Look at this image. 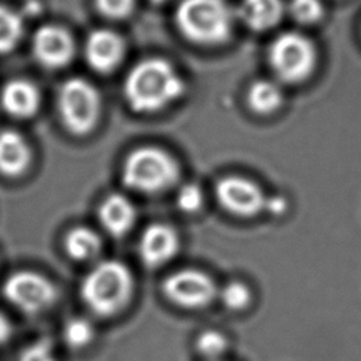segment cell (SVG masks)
I'll return each instance as SVG.
<instances>
[{"mask_svg": "<svg viewBox=\"0 0 361 361\" xmlns=\"http://www.w3.org/2000/svg\"><path fill=\"white\" fill-rule=\"evenodd\" d=\"M186 93V80L176 66L161 56L138 61L127 72L123 96L131 111L152 116L179 102Z\"/></svg>", "mask_w": 361, "mask_h": 361, "instance_id": "6da1fadb", "label": "cell"}, {"mask_svg": "<svg viewBox=\"0 0 361 361\" xmlns=\"http://www.w3.org/2000/svg\"><path fill=\"white\" fill-rule=\"evenodd\" d=\"M135 290L131 269L118 259H100L86 272L79 296L86 309L99 317H114L127 309Z\"/></svg>", "mask_w": 361, "mask_h": 361, "instance_id": "7a4b0ae2", "label": "cell"}, {"mask_svg": "<svg viewBox=\"0 0 361 361\" xmlns=\"http://www.w3.org/2000/svg\"><path fill=\"white\" fill-rule=\"evenodd\" d=\"M173 18L186 41L204 48L226 44L237 21L234 7L227 0H180Z\"/></svg>", "mask_w": 361, "mask_h": 361, "instance_id": "3957f363", "label": "cell"}, {"mask_svg": "<svg viewBox=\"0 0 361 361\" xmlns=\"http://www.w3.org/2000/svg\"><path fill=\"white\" fill-rule=\"evenodd\" d=\"M180 166L166 149L142 145L130 151L121 166V180L133 192L154 196L178 185Z\"/></svg>", "mask_w": 361, "mask_h": 361, "instance_id": "277c9868", "label": "cell"}, {"mask_svg": "<svg viewBox=\"0 0 361 361\" xmlns=\"http://www.w3.org/2000/svg\"><path fill=\"white\" fill-rule=\"evenodd\" d=\"M55 110L62 128L73 137L83 138L97 128L103 113V99L89 79L69 76L56 89Z\"/></svg>", "mask_w": 361, "mask_h": 361, "instance_id": "5b68a950", "label": "cell"}, {"mask_svg": "<svg viewBox=\"0 0 361 361\" xmlns=\"http://www.w3.org/2000/svg\"><path fill=\"white\" fill-rule=\"evenodd\" d=\"M317 62L316 44L299 31H283L268 47V63L281 85L306 82L314 73Z\"/></svg>", "mask_w": 361, "mask_h": 361, "instance_id": "8992f818", "label": "cell"}, {"mask_svg": "<svg viewBox=\"0 0 361 361\" xmlns=\"http://www.w3.org/2000/svg\"><path fill=\"white\" fill-rule=\"evenodd\" d=\"M1 296L20 313L38 316L55 306L59 290L47 275L32 269H18L4 278Z\"/></svg>", "mask_w": 361, "mask_h": 361, "instance_id": "52a82bcc", "label": "cell"}, {"mask_svg": "<svg viewBox=\"0 0 361 361\" xmlns=\"http://www.w3.org/2000/svg\"><path fill=\"white\" fill-rule=\"evenodd\" d=\"M32 61L48 72L68 68L76 58L78 42L73 32L62 23L45 21L37 25L30 35Z\"/></svg>", "mask_w": 361, "mask_h": 361, "instance_id": "ba28073f", "label": "cell"}, {"mask_svg": "<svg viewBox=\"0 0 361 361\" xmlns=\"http://www.w3.org/2000/svg\"><path fill=\"white\" fill-rule=\"evenodd\" d=\"M164 296L175 306L186 310L207 307L217 299L219 285L204 271L182 268L171 272L162 282Z\"/></svg>", "mask_w": 361, "mask_h": 361, "instance_id": "9c48e42d", "label": "cell"}, {"mask_svg": "<svg viewBox=\"0 0 361 361\" xmlns=\"http://www.w3.org/2000/svg\"><path fill=\"white\" fill-rule=\"evenodd\" d=\"M214 195L220 207L238 219L261 214L268 196L255 180L240 175H228L217 180Z\"/></svg>", "mask_w": 361, "mask_h": 361, "instance_id": "30bf717a", "label": "cell"}, {"mask_svg": "<svg viewBox=\"0 0 361 361\" xmlns=\"http://www.w3.org/2000/svg\"><path fill=\"white\" fill-rule=\"evenodd\" d=\"M86 65L99 75L114 72L126 59L127 42L124 37L106 27L92 30L82 45Z\"/></svg>", "mask_w": 361, "mask_h": 361, "instance_id": "8fae6325", "label": "cell"}, {"mask_svg": "<svg viewBox=\"0 0 361 361\" xmlns=\"http://www.w3.org/2000/svg\"><path fill=\"white\" fill-rule=\"evenodd\" d=\"M42 104V89L31 78L13 76L0 86V110L14 121H30L35 118Z\"/></svg>", "mask_w": 361, "mask_h": 361, "instance_id": "7c38bea8", "label": "cell"}, {"mask_svg": "<svg viewBox=\"0 0 361 361\" xmlns=\"http://www.w3.org/2000/svg\"><path fill=\"white\" fill-rule=\"evenodd\" d=\"M179 248V234L166 223H152L147 226L138 240V257L148 268L166 265L178 255Z\"/></svg>", "mask_w": 361, "mask_h": 361, "instance_id": "4fadbf2b", "label": "cell"}, {"mask_svg": "<svg viewBox=\"0 0 361 361\" xmlns=\"http://www.w3.org/2000/svg\"><path fill=\"white\" fill-rule=\"evenodd\" d=\"M34 162V149L27 135L14 127L0 128V175L17 179L28 172Z\"/></svg>", "mask_w": 361, "mask_h": 361, "instance_id": "5bb4252c", "label": "cell"}, {"mask_svg": "<svg viewBox=\"0 0 361 361\" xmlns=\"http://www.w3.org/2000/svg\"><path fill=\"white\" fill-rule=\"evenodd\" d=\"M137 219L135 203L120 192L107 195L97 207V220L103 231L116 238L127 235L134 228Z\"/></svg>", "mask_w": 361, "mask_h": 361, "instance_id": "9a60e30c", "label": "cell"}, {"mask_svg": "<svg viewBox=\"0 0 361 361\" xmlns=\"http://www.w3.org/2000/svg\"><path fill=\"white\" fill-rule=\"evenodd\" d=\"M235 18L250 31L267 32L279 25L286 14L283 0H240Z\"/></svg>", "mask_w": 361, "mask_h": 361, "instance_id": "2e32d148", "label": "cell"}, {"mask_svg": "<svg viewBox=\"0 0 361 361\" xmlns=\"http://www.w3.org/2000/svg\"><path fill=\"white\" fill-rule=\"evenodd\" d=\"M65 254L76 262L96 261L103 251L102 235L89 226L71 227L62 241Z\"/></svg>", "mask_w": 361, "mask_h": 361, "instance_id": "e0dca14e", "label": "cell"}, {"mask_svg": "<svg viewBox=\"0 0 361 361\" xmlns=\"http://www.w3.org/2000/svg\"><path fill=\"white\" fill-rule=\"evenodd\" d=\"M248 109L257 116H272L283 106L282 85L275 79H255L245 94Z\"/></svg>", "mask_w": 361, "mask_h": 361, "instance_id": "ac0fdd59", "label": "cell"}, {"mask_svg": "<svg viewBox=\"0 0 361 361\" xmlns=\"http://www.w3.org/2000/svg\"><path fill=\"white\" fill-rule=\"evenodd\" d=\"M27 18L20 8L0 1V58L18 49L25 38Z\"/></svg>", "mask_w": 361, "mask_h": 361, "instance_id": "d6986e66", "label": "cell"}, {"mask_svg": "<svg viewBox=\"0 0 361 361\" xmlns=\"http://www.w3.org/2000/svg\"><path fill=\"white\" fill-rule=\"evenodd\" d=\"M62 340L72 350H85L96 338L93 322L83 316L69 317L62 326Z\"/></svg>", "mask_w": 361, "mask_h": 361, "instance_id": "ffe728a7", "label": "cell"}, {"mask_svg": "<svg viewBox=\"0 0 361 361\" xmlns=\"http://www.w3.org/2000/svg\"><path fill=\"white\" fill-rule=\"evenodd\" d=\"M217 299L230 312H243L250 307L252 302L251 288L238 279H233L219 286Z\"/></svg>", "mask_w": 361, "mask_h": 361, "instance_id": "44dd1931", "label": "cell"}, {"mask_svg": "<svg viewBox=\"0 0 361 361\" xmlns=\"http://www.w3.org/2000/svg\"><path fill=\"white\" fill-rule=\"evenodd\" d=\"M228 338L224 333L209 329L197 334L195 347L197 354L204 358V361H221L223 355L228 350Z\"/></svg>", "mask_w": 361, "mask_h": 361, "instance_id": "7402d4cb", "label": "cell"}, {"mask_svg": "<svg viewBox=\"0 0 361 361\" xmlns=\"http://www.w3.org/2000/svg\"><path fill=\"white\" fill-rule=\"evenodd\" d=\"M286 14L300 25H316L326 14L322 0H289L286 1Z\"/></svg>", "mask_w": 361, "mask_h": 361, "instance_id": "603a6c76", "label": "cell"}, {"mask_svg": "<svg viewBox=\"0 0 361 361\" xmlns=\"http://www.w3.org/2000/svg\"><path fill=\"white\" fill-rule=\"evenodd\" d=\"M206 203L204 190L199 183L186 182L178 186L175 193V204L183 214H197Z\"/></svg>", "mask_w": 361, "mask_h": 361, "instance_id": "cb8c5ba5", "label": "cell"}, {"mask_svg": "<svg viewBox=\"0 0 361 361\" xmlns=\"http://www.w3.org/2000/svg\"><path fill=\"white\" fill-rule=\"evenodd\" d=\"M94 10L107 20H124L130 17L137 6V0H93Z\"/></svg>", "mask_w": 361, "mask_h": 361, "instance_id": "d4e9b609", "label": "cell"}, {"mask_svg": "<svg viewBox=\"0 0 361 361\" xmlns=\"http://www.w3.org/2000/svg\"><path fill=\"white\" fill-rule=\"evenodd\" d=\"M16 361H59L51 340L38 338L24 347Z\"/></svg>", "mask_w": 361, "mask_h": 361, "instance_id": "484cf974", "label": "cell"}, {"mask_svg": "<svg viewBox=\"0 0 361 361\" xmlns=\"http://www.w3.org/2000/svg\"><path fill=\"white\" fill-rule=\"evenodd\" d=\"M288 200L285 196L282 195H272V196H267V202H265V213H269L275 217L283 216L288 210Z\"/></svg>", "mask_w": 361, "mask_h": 361, "instance_id": "4316f807", "label": "cell"}, {"mask_svg": "<svg viewBox=\"0 0 361 361\" xmlns=\"http://www.w3.org/2000/svg\"><path fill=\"white\" fill-rule=\"evenodd\" d=\"M13 334H14V326L10 317L0 310V345L8 343Z\"/></svg>", "mask_w": 361, "mask_h": 361, "instance_id": "83f0119b", "label": "cell"}, {"mask_svg": "<svg viewBox=\"0 0 361 361\" xmlns=\"http://www.w3.org/2000/svg\"><path fill=\"white\" fill-rule=\"evenodd\" d=\"M149 1H152V3H155V4H161V3H166L168 0H149Z\"/></svg>", "mask_w": 361, "mask_h": 361, "instance_id": "f1b7e54d", "label": "cell"}]
</instances>
